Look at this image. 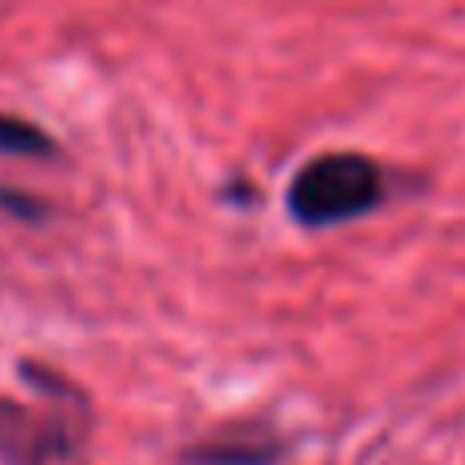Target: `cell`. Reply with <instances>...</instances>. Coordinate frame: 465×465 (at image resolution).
I'll list each match as a JSON object with an SVG mask.
<instances>
[{"instance_id":"6da1fadb","label":"cell","mask_w":465,"mask_h":465,"mask_svg":"<svg viewBox=\"0 0 465 465\" xmlns=\"http://www.w3.org/2000/svg\"><path fill=\"white\" fill-rule=\"evenodd\" d=\"M45 404L0 396V461L5 465H86V401L57 376H45Z\"/></svg>"},{"instance_id":"7a4b0ae2","label":"cell","mask_w":465,"mask_h":465,"mask_svg":"<svg viewBox=\"0 0 465 465\" xmlns=\"http://www.w3.org/2000/svg\"><path fill=\"white\" fill-rule=\"evenodd\" d=\"M384 193L388 180L376 160L355 152H331L314 155L306 168H298V176L290 180L286 204L298 225L327 229L371 213L376 204H384Z\"/></svg>"},{"instance_id":"3957f363","label":"cell","mask_w":465,"mask_h":465,"mask_svg":"<svg viewBox=\"0 0 465 465\" xmlns=\"http://www.w3.org/2000/svg\"><path fill=\"white\" fill-rule=\"evenodd\" d=\"M54 139L37 127V123H25L16 114L0 111V155H54Z\"/></svg>"}]
</instances>
